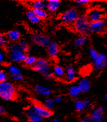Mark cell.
<instances>
[{"instance_id":"6da1fadb","label":"cell","mask_w":107,"mask_h":122,"mask_svg":"<svg viewBox=\"0 0 107 122\" xmlns=\"http://www.w3.org/2000/svg\"><path fill=\"white\" fill-rule=\"evenodd\" d=\"M8 57L13 63L24 62L27 57V53L30 50V46L25 40H20L18 42L6 46Z\"/></svg>"},{"instance_id":"7a4b0ae2","label":"cell","mask_w":107,"mask_h":122,"mask_svg":"<svg viewBox=\"0 0 107 122\" xmlns=\"http://www.w3.org/2000/svg\"><path fill=\"white\" fill-rule=\"evenodd\" d=\"M89 55L96 70L101 71L105 67L107 64V55L102 53H99L93 48H90Z\"/></svg>"},{"instance_id":"3957f363","label":"cell","mask_w":107,"mask_h":122,"mask_svg":"<svg viewBox=\"0 0 107 122\" xmlns=\"http://www.w3.org/2000/svg\"><path fill=\"white\" fill-rule=\"evenodd\" d=\"M31 68L34 71L41 73L47 79H51L54 77L50 64L45 59H37L36 64Z\"/></svg>"},{"instance_id":"277c9868","label":"cell","mask_w":107,"mask_h":122,"mask_svg":"<svg viewBox=\"0 0 107 122\" xmlns=\"http://www.w3.org/2000/svg\"><path fill=\"white\" fill-rule=\"evenodd\" d=\"M16 90L14 84L10 81L0 83V97L5 101L12 100L16 97Z\"/></svg>"},{"instance_id":"5b68a950","label":"cell","mask_w":107,"mask_h":122,"mask_svg":"<svg viewBox=\"0 0 107 122\" xmlns=\"http://www.w3.org/2000/svg\"><path fill=\"white\" fill-rule=\"evenodd\" d=\"M90 23V22L88 20L86 15H80L78 17V18L74 23L73 27H74V30L78 33L87 36L92 34L89 29Z\"/></svg>"},{"instance_id":"8992f818","label":"cell","mask_w":107,"mask_h":122,"mask_svg":"<svg viewBox=\"0 0 107 122\" xmlns=\"http://www.w3.org/2000/svg\"><path fill=\"white\" fill-rule=\"evenodd\" d=\"M79 16L78 10L76 9L71 8L61 15L60 17L61 22L65 24H74Z\"/></svg>"},{"instance_id":"52a82bcc","label":"cell","mask_w":107,"mask_h":122,"mask_svg":"<svg viewBox=\"0 0 107 122\" xmlns=\"http://www.w3.org/2000/svg\"><path fill=\"white\" fill-rule=\"evenodd\" d=\"M31 40L34 44L39 47L47 48L52 42L51 39L49 36L44 35L40 33H34L31 36Z\"/></svg>"},{"instance_id":"ba28073f","label":"cell","mask_w":107,"mask_h":122,"mask_svg":"<svg viewBox=\"0 0 107 122\" xmlns=\"http://www.w3.org/2000/svg\"><path fill=\"white\" fill-rule=\"evenodd\" d=\"M86 16L89 22H93L103 20L105 14L102 10L99 8H93L88 11Z\"/></svg>"},{"instance_id":"9c48e42d","label":"cell","mask_w":107,"mask_h":122,"mask_svg":"<svg viewBox=\"0 0 107 122\" xmlns=\"http://www.w3.org/2000/svg\"><path fill=\"white\" fill-rule=\"evenodd\" d=\"M32 106L37 114L43 119L49 118L52 116V111L47 109L43 106L40 105L38 103H34Z\"/></svg>"},{"instance_id":"30bf717a","label":"cell","mask_w":107,"mask_h":122,"mask_svg":"<svg viewBox=\"0 0 107 122\" xmlns=\"http://www.w3.org/2000/svg\"><path fill=\"white\" fill-rule=\"evenodd\" d=\"M104 107H101L92 111L90 116V120L92 122H103V112Z\"/></svg>"},{"instance_id":"8fae6325","label":"cell","mask_w":107,"mask_h":122,"mask_svg":"<svg viewBox=\"0 0 107 122\" xmlns=\"http://www.w3.org/2000/svg\"><path fill=\"white\" fill-rule=\"evenodd\" d=\"M25 114L29 122H44L43 118L37 114L32 105L26 109Z\"/></svg>"},{"instance_id":"7c38bea8","label":"cell","mask_w":107,"mask_h":122,"mask_svg":"<svg viewBox=\"0 0 107 122\" xmlns=\"http://www.w3.org/2000/svg\"><path fill=\"white\" fill-rule=\"evenodd\" d=\"M89 29L92 33H101L105 30V23L103 20L90 22Z\"/></svg>"},{"instance_id":"4fadbf2b","label":"cell","mask_w":107,"mask_h":122,"mask_svg":"<svg viewBox=\"0 0 107 122\" xmlns=\"http://www.w3.org/2000/svg\"><path fill=\"white\" fill-rule=\"evenodd\" d=\"M66 75L65 81L67 83H72L75 82L77 79V73L75 68L72 65H68L66 67Z\"/></svg>"},{"instance_id":"5bb4252c","label":"cell","mask_w":107,"mask_h":122,"mask_svg":"<svg viewBox=\"0 0 107 122\" xmlns=\"http://www.w3.org/2000/svg\"><path fill=\"white\" fill-rule=\"evenodd\" d=\"M35 92L40 96L49 97L52 94V91L47 86L42 85H37L34 88Z\"/></svg>"},{"instance_id":"9a60e30c","label":"cell","mask_w":107,"mask_h":122,"mask_svg":"<svg viewBox=\"0 0 107 122\" xmlns=\"http://www.w3.org/2000/svg\"><path fill=\"white\" fill-rule=\"evenodd\" d=\"M8 39L11 42L17 43L20 41L21 37V32L18 29H13L7 33Z\"/></svg>"},{"instance_id":"2e32d148","label":"cell","mask_w":107,"mask_h":122,"mask_svg":"<svg viewBox=\"0 0 107 122\" xmlns=\"http://www.w3.org/2000/svg\"><path fill=\"white\" fill-rule=\"evenodd\" d=\"M47 53L48 56L51 58L56 57L59 53V47L57 43L52 42L47 48Z\"/></svg>"},{"instance_id":"e0dca14e","label":"cell","mask_w":107,"mask_h":122,"mask_svg":"<svg viewBox=\"0 0 107 122\" xmlns=\"http://www.w3.org/2000/svg\"><path fill=\"white\" fill-rule=\"evenodd\" d=\"M78 85L79 86L83 93L87 92L91 88L90 81L87 78H83L79 81Z\"/></svg>"},{"instance_id":"ac0fdd59","label":"cell","mask_w":107,"mask_h":122,"mask_svg":"<svg viewBox=\"0 0 107 122\" xmlns=\"http://www.w3.org/2000/svg\"><path fill=\"white\" fill-rule=\"evenodd\" d=\"M61 2L59 0H49L47 1V9L51 13H55L58 10Z\"/></svg>"},{"instance_id":"d6986e66","label":"cell","mask_w":107,"mask_h":122,"mask_svg":"<svg viewBox=\"0 0 107 122\" xmlns=\"http://www.w3.org/2000/svg\"><path fill=\"white\" fill-rule=\"evenodd\" d=\"M26 18L29 22L32 24H38L41 22V20L35 14L33 10H30L27 12L25 14Z\"/></svg>"},{"instance_id":"ffe728a7","label":"cell","mask_w":107,"mask_h":122,"mask_svg":"<svg viewBox=\"0 0 107 122\" xmlns=\"http://www.w3.org/2000/svg\"><path fill=\"white\" fill-rule=\"evenodd\" d=\"M52 73L54 77L57 79H60L65 78V75H66V72L64 68L60 65H56L54 67L52 70Z\"/></svg>"},{"instance_id":"44dd1931","label":"cell","mask_w":107,"mask_h":122,"mask_svg":"<svg viewBox=\"0 0 107 122\" xmlns=\"http://www.w3.org/2000/svg\"><path fill=\"white\" fill-rule=\"evenodd\" d=\"M8 71H9V73L12 79L22 75V71L21 69L15 65H9L8 66Z\"/></svg>"},{"instance_id":"7402d4cb","label":"cell","mask_w":107,"mask_h":122,"mask_svg":"<svg viewBox=\"0 0 107 122\" xmlns=\"http://www.w3.org/2000/svg\"><path fill=\"white\" fill-rule=\"evenodd\" d=\"M81 93H83L78 85H73L69 88L68 94L72 97H77Z\"/></svg>"},{"instance_id":"603a6c76","label":"cell","mask_w":107,"mask_h":122,"mask_svg":"<svg viewBox=\"0 0 107 122\" xmlns=\"http://www.w3.org/2000/svg\"><path fill=\"white\" fill-rule=\"evenodd\" d=\"M32 7V10L36 9H43L45 10L47 8V2L42 1V0H38V1H34L31 2L30 4Z\"/></svg>"},{"instance_id":"cb8c5ba5","label":"cell","mask_w":107,"mask_h":122,"mask_svg":"<svg viewBox=\"0 0 107 122\" xmlns=\"http://www.w3.org/2000/svg\"><path fill=\"white\" fill-rule=\"evenodd\" d=\"M55 104L56 103H55L54 99H51V98H47L45 100V103L43 106L48 110L52 111L53 109H54Z\"/></svg>"},{"instance_id":"d4e9b609","label":"cell","mask_w":107,"mask_h":122,"mask_svg":"<svg viewBox=\"0 0 107 122\" xmlns=\"http://www.w3.org/2000/svg\"><path fill=\"white\" fill-rule=\"evenodd\" d=\"M87 37L86 36H81L78 37L75 39V41L74 42V46H76V47H81V46H84L85 44V43L87 42Z\"/></svg>"},{"instance_id":"484cf974","label":"cell","mask_w":107,"mask_h":122,"mask_svg":"<svg viewBox=\"0 0 107 122\" xmlns=\"http://www.w3.org/2000/svg\"><path fill=\"white\" fill-rule=\"evenodd\" d=\"M74 107L76 111L81 112L85 109L83 100L76 99L74 100Z\"/></svg>"},{"instance_id":"4316f807","label":"cell","mask_w":107,"mask_h":122,"mask_svg":"<svg viewBox=\"0 0 107 122\" xmlns=\"http://www.w3.org/2000/svg\"><path fill=\"white\" fill-rule=\"evenodd\" d=\"M35 14L36 15L40 20H44V19L47 18L48 16V13L46 10L43 9H36V10H33Z\"/></svg>"},{"instance_id":"83f0119b","label":"cell","mask_w":107,"mask_h":122,"mask_svg":"<svg viewBox=\"0 0 107 122\" xmlns=\"http://www.w3.org/2000/svg\"><path fill=\"white\" fill-rule=\"evenodd\" d=\"M37 60V59L36 57L30 55V56H27V59H26V60L25 61V62L23 63H24V64L26 66L32 67L36 64Z\"/></svg>"},{"instance_id":"f1b7e54d","label":"cell","mask_w":107,"mask_h":122,"mask_svg":"<svg viewBox=\"0 0 107 122\" xmlns=\"http://www.w3.org/2000/svg\"><path fill=\"white\" fill-rule=\"evenodd\" d=\"M9 41L8 39L7 36L6 35H3L1 34L0 36V46L1 47H6L7 46L8 42Z\"/></svg>"},{"instance_id":"f546056e","label":"cell","mask_w":107,"mask_h":122,"mask_svg":"<svg viewBox=\"0 0 107 122\" xmlns=\"http://www.w3.org/2000/svg\"><path fill=\"white\" fill-rule=\"evenodd\" d=\"M8 75L7 73L4 71L1 70L0 71V82H4L7 81Z\"/></svg>"},{"instance_id":"4dcf8cb0","label":"cell","mask_w":107,"mask_h":122,"mask_svg":"<svg viewBox=\"0 0 107 122\" xmlns=\"http://www.w3.org/2000/svg\"><path fill=\"white\" fill-rule=\"evenodd\" d=\"M83 102H84L85 109H90L92 107V103L90 100L85 99V100H83Z\"/></svg>"},{"instance_id":"1f68e13d","label":"cell","mask_w":107,"mask_h":122,"mask_svg":"<svg viewBox=\"0 0 107 122\" xmlns=\"http://www.w3.org/2000/svg\"><path fill=\"white\" fill-rule=\"evenodd\" d=\"M7 59L6 54L4 51L0 52V62L1 64H4Z\"/></svg>"},{"instance_id":"d6a6232c","label":"cell","mask_w":107,"mask_h":122,"mask_svg":"<svg viewBox=\"0 0 107 122\" xmlns=\"http://www.w3.org/2000/svg\"><path fill=\"white\" fill-rule=\"evenodd\" d=\"M64 100V97L61 95H58L57 96H56L54 99V100L55 103H60L62 102Z\"/></svg>"},{"instance_id":"836d02e7","label":"cell","mask_w":107,"mask_h":122,"mask_svg":"<svg viewBox=\"0 0 107 122\" xmlns=\"http://www.w3.org/2000/svg\"><path fill=\"white\" fill-rule=\"evenodd\" d=\"M90 3V1L88 0H77L75 1V3L79 5H86Z\"/></svg>"},{"instance_id":"e575fe53","label":"cell","mask_w":107,"mask_h":122,"mask_svg":"<svg viewBox=\"0 0 107 122\" xmlns=\"http://www.w3.org/2000/svg\"><path fill=\"white\" fill-rule=\"evenodd\" d=\"M6 112V110H5V108L3 107H0V114L1 115H4Z\"/></svg>"},{"instance_id":"d590c367","label":"cell","mask_w":107,"mask_h":122,"mask_svg":"<svg viewBox=\"0 0 107 122\" xmlns=\"http://www.w3.org/2000/svg\"><path fill=\"white\" fill-rule=\"evenodd\" d=\"M79 122H92L89 118H84L80 120Z\"/></svg>"},{"instance_id":"8d00e7d4","label":"cell","mask_w":107,"mask_h":122,"mask_svg":"<svg viewBox=\"0 0 107 122\" xmlns=\"http://www.w3.org/2000/svg\"><path fill=\"white\" fill-rule=\"evenodd\" d=\"M53 122H60V119L58 118H54V119L52 121Z\"/></svg>"},{"instance_id":"74e56055","label":"cell","mask_w":107,"mask_h":122,"mask_svg":"<svg viewBox=\"0 0 107 122\" xmlns=\"http://www.w3.org/2000/svg\"><path fill=\"white\" fill-rule=\"evenodd\" d=\"M105 100L107 101V94L105 96Z\"/></svg>"}]
</instances>
